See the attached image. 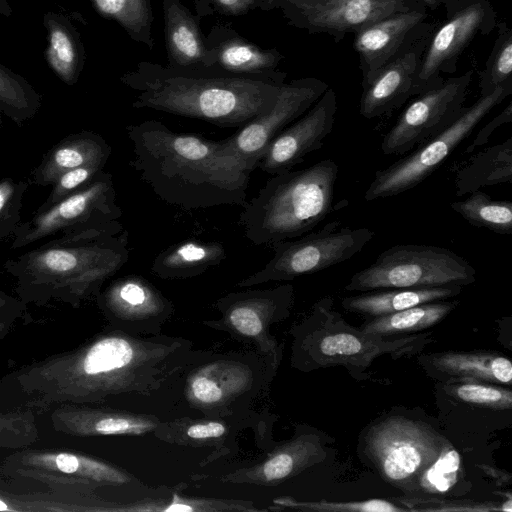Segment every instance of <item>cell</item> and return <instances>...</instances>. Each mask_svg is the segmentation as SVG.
<instances>
[{
  "instance_id": "8992f818",
  "label": "cell",
  "mask_w": 512,
  "mask_h": 512,
  "mask_svg": "<svg viewBox=\"0 0 512 512\" xmlns=\"http://www.w3.org/2000/svg\"><path fill=\"white\" fill-rule=\"evenodd\" d=\"M332 299L322 298L311 315L293 330L292 363L302 370L332 365L367 368L382 354L394 358L421 350L426 335L384 339L349 326L332 311Z\"/></svg>"
},
{
  "instance_id": "9c48e42d",
  "label": "cell",
  "mask_w": 512,
  "mask_h": 512,
  "mask_svg": "<svg viewBox=\"0 0 512 512\" xmlns=\"http://www.w3.org/2000/svg\"><path fill=\"white\" fill-rule=\"evenodd\" d=\"M511 94L512 84L499 86L490 94L480 96L471 106L464 107L458 118L444 131L417 146L407 156L376 171L365 191V200L394 197L425 181L493 108Z\"/></svg>"
},
{
  "instance_id": "db71d44e",
  "label": "cell",
  "mask_w": 512,
  "mask_h": 512,
  "mask_svg": "<svg viewBox=\"0 0 512 512\" xmlns=\"http://www.w3.org/2000/svg\"><path fill=\"white\" fill-rule=\"evenodd\" d=\"M425 6L430 9H437L440 6H444L447 0H421Z\"/></svg>"
},
{
  "instance_id": "7a4b0ae2",
  "label": "cell",
  "mask_w": 512,
  "mask_h": 512,
  "mask_svg": "<svg viewBox=\"0 0 512 512\" xmlns=\"http://www.w3.org/2000/svg\"><path fill=\"white\" fill-rule=\"evenodd\" d=\"M286 76L279 70L239 75L142 61L120 80L136 92L135 109H153L219 127H243L273 107Z\"/></svg>"
},
{
  "instance_id": "d4e9b609",
  "label": "cell",
  "mask_w": 512,
  "mask_h": 512,
  "mask_svg": "<svg viewBox=\"0 0 512 512\" xmlns=\"http://www.w3.org/2000/svg\"><path fill=\"white\" fill-rule=\"evenodd\" d=\"M205 44L206 70L239 75L271 74L278 71L284 59L276 48L259 47L224 27L211 30Z\"/></svg>"
},
{
  "instance_id": "9a60e30c",
  "label": "cell",
  "mask_w": 512,
  "mask_h": 512,
  "mask_svg": "<svg viewBox=\"0 0 512 512\" xmlns=\"http://www.w3.org/2000/svg\"><path fill=\"white\" fill-rule=\"evenodd\" d=\"M472 74L468 70L444 79L439 86L417 95L383 137V154L404 155L449 127L464 108Z\"/></svg>"
},
{
  "instance_id": "f6af8a7d",
  "label": "cell",
  "mask_w": 512,
  "mask_h": 512,
  "mask_svg": "<svg viewBox=\"0 0 512 512\" xmlns=\"http://www.w3.org/2000/svg\"><path fill=\"white\" fill-rule=\"evenodd\" d=\"M103 168L101 165H85L61 174L51 185L52 188L46 200L35 212L45 211L59 201L85 188Z\"/></svg>"
},
{
  "instance_id": "ba28073f",
  "label": "cell",
  "mask_w": 512,
  "mask_h": 512,
  "mask_svg": "<svg viewBox=\"0 0 512 512\" xmlns=\"http://www.w3.org/2000/svg\"><path fill=\"white\" fill-rule=\"evenodd\" d=\"M474 267L454 251L433 245L397 244L382 251L368 266L354 273L349 292L393 288L466 286L475 282Z\"/></svg>"
},
{
  "instance_id": "ac0fdd59",
  "label": "cell",
  "mask_w": 512,
  "mask_h": 512,
  "mask_svg": "<svg viewBox=\"0 0 512 512\" xmlns=\"http://www.w3.org/2000/svg\"><path fill=\"white\" fill-rule=\"evenodd\" d=\"M422 5L421 0H309L280 9L289 25L339 42L372 22Z\"/></svg>"
},
{
  "instance_id": "c3c4849f",
  "label": "cell",
  "mask_w": 512,
  "mask_h": 512,
  "mask_svg": "<svg viewBox=\"0 0 512 512\" xmlns=\"http://www.w3.org/2000/svg\"><path fill=\"white\" fill-rule=\"evenodd\" d=\"M218 12L228 16H241L259 8L261 0H207Z\"/></svg>"
},
{
  "instance_id": "4fadbf2b",
  "label": "cell",
  "mask_w": 512,
  "mask_h": 512,
  "mask_svg": "<svg viewBox=\"0 0 512 512\" xmlns=\"http://www.w3.org/2000/svg\"><path fill=\"white\" fill-rule=\"evenodd\" d=\"M446 440L425 423L388 417L370 428L365 444L367 455L381 476L409 492L438 457Z\"/></svg>"
},
{
  "instance_id": "d590c367",
  "label": "cell",
  "mask_w": 512,
  "mask_h": 512,
  "mask_svg": "<svg viewBox=\"0 0 512 512\" xmlns=\"http://www.w3.org/2000/svg\"><path fill=\"white\" fill-rule=\"evenodd\" d=\"M450 207L469 224L501 235L512 234V202L494 200L481 190H476Z\"/></svg>"
},
{
  "instance_id": "7c38bea8",
  "label": "cell",
  "mask_w": 512,
  "mask_h": 512,
  "mask_svg": "<svg viewBox=\"0 0 512 512\" xmlns=\"http://www.w3.org/2000/svg\"><path fill=\"white\" fill-rule=\"evenodd\" d=\"M293 304L292 284L230 292L213 305L220 317L204 320L203 324L210 329L225 332L237 341L253 345L257 352L268 358L278 369L282 349L270 333V328L288 318Z\"/></svg>"
},
{
  "instance_id": "f35d334b",
  "label": "cell",
  "mask_w": 512,
  "mask_h": 512,
  "mask_svg": "<svg viewBox=\"0 0 512 512\" xmlns=\"http://www.w3.org/2000/svg\"><path fill=\"white\" fill-rule=\"evenodd\" d=\"M497 35L484 68L479 72L480 96L512 84V29L506 22L496 25Z\"/></svg>"
},
{
  "instance_id": "277c9868",
  "label": "cell",
  "mask_w": 512,
  "mask_h": 512,
  "mask_svg": "<svg viewBox=\"0 0 512 512\" xmlns=\"http://www.w3.org/2000/svg\"><path fill=\"white\" fill-rule=\"evenodd\" d=\"M338 164L321 160L300 170L272 175L246 201L239 215L244 236L254 245L298 238L331 212Z\"/></svg>"
},
{
  "instance_id": "1f68e13d",
  "label": "cell",
  "mask_w": 512,
  "mask_h": 512,
  "mask_svg": "<svg viewBox=\"0 0 512 512\" xmlns=\"http://www.w3.org/2000/svg\"><path fill=\"white\" fill-rule=\"evenodd\" d=\"M225 258L221 242L185 240L162 250L154 258L151 272L164 280L193 278L219 265Z\"/></svg>"
},
{
  "instance_id": "816d5d0a",
  "label": "cell",
  "mask_w": 512,
  "mask_h": 512,
  "mask_svg": "<svg viewBox=\"0 0 512 512\" xmlns=\"http://www.w3.org/2000/svg\"><path fill=\"white\" fill-rule=\"evenodd\" d=\"M19 318L21 317L15 314H0V340L8 334Z\"/></svg>"
},
{
  "instance_id": "9f6ffc18",
  "label": "cell",
  "mask_w": 512,
  "mask_h": 512,
  "mask_svg": "<svg viewBox=\"0 0 512 512\" xmlns=\"http://www.w3.org/2000/svg\"><path fill=\"white\" fill-rule=\"evenodd\" d=\"M1 179V178H0Z\"/></svg>"
},
{
  "instance_id": "603a6c76",
  "label": "cell",
  "mask_w": 512,
  "mask_h": 512,
  "mask_svg": "<svg viewBox=\"0 0 512 512\" xmlns=\"http://www.w3.org/2000/svg\"><path fill=\"white\" fill-rule=\"evenodd\" d=\"M55 431L73 437L142 436L153 433L160 419L151 414L90 404H62L50 415Z\"/></svg>"
},
{
  "instance_id": "5b68a950",
  "label": "cell",
  "mask_w": 512,
  "mask_h": 512,
  "mask_svg": "<svg viewBox=\"0 0 512 512\" xmlns=\"http://www.w3.org/2000/svg\"><path fill=\"white\" fill-rule=\"evenodd\" d=\"M276 372L270 360L257 351H204L179 375L190 408L207 417H227L252 412V405L268 392Z\"/></svg>"
},
{
  "instance_id": "ab89813d",
  "label": "cell",
  "mask_w": 512,
  "mask_h": 512,
  "mask_svg": "<svg viewBox=\"0 0 512 512\" xmlns=\"http://www.w3.org/2000/svg\"><path fill=\"white\" fill-rule=\"evenodd\" d=\"M447 394L453 398L477 407L493 410H510L512 392L499 385L481 381H456L445 387Z\"/></svg>"
},
{
  "instance_id": "2e32d148",
  "label": "cell",
  "mask_w": 512,
  "mask_h": 512,
  "mask_svg": "<svg viewBox=\"0 0 512 512\" xmlns=\"http://www.w3.org/2000/svg\"><path fill=\"white\" fill-rule=\"evenodd\" d=\"M329 85L315 77L284 82L273 107L236 134L225 139L226 150L250 173L270 142L287 126L301 117L328 89Z\"/></svg>"
},
{
  "instance_id": "8fae6325",
  "label": "cell",
  "mask_w": 512,
  "mask_h": 512,
  "mask_svg": "<svg viewBox=\"0 0 512 512\" xmlns=\"http://www.w3.org/2000/svg\"><path fill=\"white\" fill-rule=\"evenodd\" d=\"M0 472L38 481L52 489L96 491L102 487L141 485L132 474L98 457L74 450L23 448L7 456Z\"/></svg>"
},
{
  "instance_id": "f907efd6",
  "label": "cell",
  "mask_w": 512,
  "mask_h": 512,
  "mask_svg": "<svg viewBox=\"0 0 512 512\" xmlns=\"http://www.w3.org/2000/svg\"><path fill=\"white\" fill-rule=\"evenodd\" d=\"M309 0H261L259 8L264 11L282 8L284 6H297Z\"/></svg>"
},
{
  "instance_id": "74e56055",
  "label": "cell",
  "mask_w": 512,
  "mask_h": 512,
  "mask_svg": "<svg viewBox=\"0 0 512 512\" xmlns=\"http://www.w3.org/2000/svg\"><path fill=\"white\" fill-rule=\"evenodd\" d=\"M42 106V95L17 72L0 63V111L17 126L32 119Z\"/></svg>"
},
{
  "instance_id": "7402d4cb",
  "label": "cell",
  "mask_w": 512,
  "mask_h": 512,
  "mask_svg": "<svg viewBox=\"0 0 512 512\" xmlns=\"http://www.w3.org/2000/svg\"><path fill=\"white\" fill-rule=\"evenodd\" d=\"M252 426H268L260 415L247 413L227 417H180L160 421L154 436L166 443L183 447L213 448L204 463L228 456L236 448L238 435Z\"/></svg>"
},
{
  "instance_id": "8d00e7d4",
  "label": "cell",
  "mask_w": 512,
  "mask_h": 512,
  "mask_svg": "<svg viewBox=\"0 0 512 512\" xmlns=\"http://www.w3.org/2000/svg\"><path fill=\"white\" fill-rule=\"evenodd\" d=\"M96 12L119 24L130 38L152 49L151 0H90Z\"/></svg>"
},
{
  "instance_id": "30bf717a",
  "label": "cell",
  "mask_w": 512,
  "mask_h": 512,
  "mask_svg": "<svg viewBox=\"0 0 512 512\" xmlns=\"http://www.w3.org/2000/svg\"><path fill=\"white\" fill-rule=\"evenodd\" d=\"M369 228L340 227L337 220L316 232L296 240H283L269 245L273 256L259 271L240 280L239 288L268 282L291 281L346 262L359 253L374 237Z\"/></svg>"
},
{
  "instance_id": "60d3db41",
  "label": "cell",
  "mask_w": 512,
  "mask_h": 512,
  "mask_svg": "<svg viewBox=\"0 0 512 512\" xmlns=\"http://www.w3.org/2000/svg\"><path fill=\"white\" fill-rule=\"evenodd\" d=\"M460 466L459 453L446 440L438 457L419 476L414 490L430 494L447 492L456 483Z\"/></svg>"
},
{
  "instance_id": "6da1fadb",
  "label": "cell",
  "mask_w": 512,
  "mask_h": 512,
  "mask_svg": "<svg viewBox=\"0 0 512 512\" xmlns=\"http://www.w3.org/2000/svg\"><path fill=\"white\" fill-rule=\"evenodd\" d=\"M125 129L129 165L167 204L194 210L247 201L251 173L227 152L225 139L173 131L157 120Z\"/></svg>"
},
{
  "instance_id": "3957f363",
  "label": "cell",
  "mask_w": 512,
  "mask_h": 512,
  "mask_svg": "<svg viewBox=\"0 0 512 512\" xmlns=\"http://www.w3.org/2000/svg\"><path fill=\"white\" fill-rule=\"evenodd\" d=\"M128 233L110 237L63 236L45 240L36 248L5 261L4 271L15 282L23 303L50 302L79 308L95 299L104 283L128 261Z\"/></svg>"
},
{
  "instance_id": "f1b7e54d",
  "label": "cell",
  "mask_w": 512,
  "mask_h": 512,
  "mask_svg": "<svg viewBox=\"0 0 512 512\" xmlns=\"http://www.w3.org/2000/svg\"><path fill=\"white\" fill-rule=\"evenodd\" d=\"M115 501L96 491L52 489L15 493L0 480V511L9 512H114Z\"/></svg>"
},
{
  "instance_id": "5bb4252c",
  "label": "cell",
  "mask_w": 512,
  "mask_h": 512,
  "mask_svg": "<svg viewBox=\"0 0 512 512\" xmlns=\"http://www.w3.org/2000/svg\"><path fill=\"white\" fill-rule=\"evenodd\" d=\"M446 15L433 27L416 79V96L439 86L444 74L457 70L458 59L477 36L489 35L497 25L489 0H447Z\"/></svg>"
},
{
  "instance_id": "d6986e66",
  "label": "cell",
  "mask_w": 512,
  "mask_h": 512,
  "mask_svg": "<svg viewBox=\"0 0 512 512\" xmlns=\"http://www.w3.org/2000/svg\"><path fill=\"white\" fill-rule=\"evenodd\" d=\"M433 25L425 21L389 62L362 79L359 113L365 119L386 115L416 96V79Z\"/></svg>"
},
{
  "instance_id": "44dd1931",
  "label": "cell",
  "mask_w": 512,
  "mask_h": 512,
  "mask_svg": "<svg viewBox=\"0 0 512 512\" xmlns=\"http://www.w3.org/2000/svg\"><path fill=\"white\" fill-rule=\"evenodd\" d=\"M326 456L325 441L320 434L297 431L260 460L224 474L220 481L272 487L322 462Z\"/></svg>"
},
{
  "instance_id": "ffe728a7",
  "label": "cell",
  "mask_w": 512,
  "mask_h": 512,
  "mask_svg": "<svg viewBox=\"0 0 512 512\" xmlns=\"http://www.w3.org/2000/svg\"><path fill=\"white\" fill-rule=\"evenodd\" d=\"M336 92L328 87L322 96L297 120L282 130L268 145L257 168L276 175L304 162L305 157L323 147L337 113Z\"/></svg>"
},
{
  "instance_id": "cb8c5ba5",
  "label": "cell",
  "mask_w": 512,
  "mask_h": 512,
  "mask_svg": "<svg viewBox=\"0 0 512 512\" xmlns=\"http://www.w3.org/2000/svg\"><path fill=\"white\" fill-rule=\"evenodd\" d=\"M426 6L396 12L354 33L353 48L359 58L362 79L381 68L414 37L425 23Z\"/></svg>"
},
{
  "instance_id": "e0dca14e",
  "label": "cell",
  "mask_w": 512,
  "mask_h": 512,
  "mask_svg": "<svg viewBox=\"0 0 512 512\" xmlns=\"http://www.w3.org/2000/svg\"><path fill=\"white\" fill-rule=\"evenodd\" d=\"M109 326L134 335H158L174 314V305L141 275L112 280L95 297Z\"/></svg>"
},
{
  "instance_id": "11a10c76",
  "label": "cell",
  "mask_w": 512,
  "mask_h": 512,
  "mask_svg": "<svg viewBox=\"0 0 512 512\" xmlns=\"http://www.w3.org/2000/svg\"><path fill=\"white\" fill-rule=\"evenodd\" d=\"M2 123H3V121H2V112L0 111V129L2 128Z\"/></svg>"
},
{
  "instance_id": "7dc6e473",
  "label": "cell",
  "mask_w": 512,
  "mask_h": 512,
  "mask_svg": "<svg viewBox=\"0 0 512 512\" xmlns=\"http://www.w3.org/2000/svg\"><path fill=\"white\" fill-rule=\"evenodd\" d=\"M512 122V102L510 101L504 110L497 116L492 118L486 125H484L476 134L475 138L470 145L467 146L465 153H472L477 148H481L488 143L489 138L495 130L499 127L510 124Z\"/></svg>"
},
{
  "instance_id": "4316f807",
  "label": "cell",
  "mask_w": 512,
  "mask_h": 512,
  "mask_svg": "<svg viewBox=\"0 0 512 512\" xmlns=\"http://www.w3.org/2000/svg\"><path fill=\"white\" fill-rule=\"evenodd\" d=\"M433 375L456 381H481L511 385L512 364L509 358L493 351H445L420 357Z\"/></svg>"
},
{
  "instance_id": "836d02e7",
  "label": "cell",
  "mask_w": 512,
  "mask_h": 512,
  "mask_svg": "<svg viewBox=\"0 0 512 512\" xmlns=\"http://www.w3.org/2000/svg\"><path fill=\"white\" fill-rule=\"evenodd\" d=\"M253 502L240 499L191 497L172 490L120 502V512H258Z\"/></svg>"
},
{
  "instance_id": "d6a6232c",
  "label": "cell",
  "mask_w": 512,
  "mask_h": 512,
  "mask_svg": "<svg viewBox=\"0 0 512 512\" xmlns=\"http://www.w3.org/2000/svg\"><path fill=\"white\" fill-rule=\"evenodd\" d=\"M512 182V138L472 155L455 173L456 196Z\"/></svg>"
},
{
  "instance_id": "484cf974",
  "label": "cell",
  "mask_w": 512,
  "mask_h": 512,
  "mask_svg": "<svg viewBox=\"0 0 512 512\" xmlns=\"http://www.w3.org/2000/svg\"><path fill=\"white\" fill-rule=\"evenodd\" d=\"M112 153L111 146L98 133L83 130L60 140L43 156L30 172L29 184L52 185L63 173L85 165L105 166Z\"/></svg>"
},
{
  "instance_id": "681fc988",
  "label": "cell",
  "mask_w": 512,
  "mask_h": 512,
  "mask_svg": "<svg viewBox=\"0 0 512 512\" xmlns=\"http://www.w3.org/2000/svg\"><path fill=\"white\" fill-rule=\"evenodd\" d=\"M25 310V303L0 290V314H15L22 317Z\"/></svg>"
},
{
  "instance_id": "7bdbcfd3",
  "label": "cell",
  "mask_w": 512,
  "mask_h": 512,
  "mask_svg": "<svg viewBox=\"0 0 512 512\" xmlns=\"http://www.w3.org/2000/svg\"><path fill=\"white\" fill-rule=\"evenodd\" d=\"M39 438L34 412L0 410V449L20 450Z\"/></svg>"
},
{
  "instance_id": "ee69618b",
  "label": "cell",
  "mask_w": 512,
  "mask_h": 512,
  "mask_svg": "<svg viewBox=\"0 0 512 512\" xmlns=\"http://www.w3.org/2000/svg\"><path fill=\"white\" fill-rule=\"evenodd\" d=\"M28 186L27 180L11 177L0 179V244L12 237L15 228L21 223L23 198Z\"/></svg>"
},
{
  "instance_id": "b9f144b4",
  "label": "cell",
  "mask_w": 512,
  "mask_h": 512,
  "mask_svg": "<svg viewBox=\"0 0 512 512\" xmlns=\"http://www.w3.org/2000/svg\"><path fill=\"white\" fill-rule=\"evenodd\" d=\"M292 509L299 511H326V512H402L408 511L405 507L384 499H369L362 501H313L302 502L289 497H279L273 500V506L268 510Z\"/></svg>"
},
{
  "instance_id": "f546056e",
  "label": "cell",
  "mask_w": 512,
  "mask_h": 512,
  "mask_svg": "<svg viewBox=\"0 0 512 512\" xmlns=\"http://www.w3.org/2000/svg\"><path fill=\"white\" fill-rule=\"evenodd\" d=\"M47 46L44 58L52 72L66 85H75L86 54L81 35L68 15L48 11L43 15Z\"/></svg>"
},
{
  "instance_id": "e575fe53",
  "label": "cell",
  "mask_w": 512,
  "mask_h": 512,
  "mask_svg": "<svg viewBox=\"0 0 512 512\" xmlns=\"http://www.w3.org/2000/svg\"><path fill=\"white\" fill-rule=\"evenodd\" d=\"M459 304V301L439 300L421 304L392 314L373 317L360 328L364 333L390 338L417 332L442 321Z\"/></svg>"
},
{
  "instance_id": "4dcf8cb0",
  "label": "cell",
  "mask_w": 512,
  "mask_h": 512,
  "mask_svg": "<svg viewBox=\"0 0 512 512\" xmlns=\"http://www.w3.org/2000/svg\"><path fill=\"white\" fill-rule=\"evenodd\" d=\"M461 292L462 286L458 285L381 289L344 297L341 306L349 312L373 318L429 302L446 300Z\"/></svg>"
},
{
  "instance_id": "52a82bcc",
  "label": "cell",
  "mask_w": 512,
  "mask_h": 512,
  "mask_svg": "<svg viewBox=\"0 0 512 512\" xmlns=\"http://www.w3.org/2000/svg\"><path fill=\"white\" fill-rule=\"evenodd\" d=\"M122 214L112 174L102 170L85 188L21 222L9 248L21 249L63 236H116L125 230L120 222Z\"/></svg>"
},
{
  "instance_id": "f5cc1de1",
  "label": "cell",
  "mask_w": 512,
  "mask_h": 512,
  "mask_svg": "<svg viewBox=\"0 0 512 512\" xmlns=\"http://www.w3.org/2000/svg\"><path fill=\"white\" fill-rule=\"evenodd\" d=\"M13 9L8 0H0V16L10 17Z\"/></svg>"
},
{
  "instance_id": "bcb514c9",
  "label": "cell",
  "mask_w": 512,
  "mask_h": 512,
  "mask_svg": "<svg viewBox=\"0 0 512 512\" xmlns=\"http://www.w3.org/2000/svg\"><path fill=\"white\" fill-rule=\"evenodd\" d=\"M401 502L406 505L408 511H511V499L507 501V503L501 504L496 503V505H492L488 503V505L479 503H469L466 504L465 501H448V500H440L438 498L427 497H410L406 499H401Z\"/></svg>"
},
{
  "instance_id": "83f0119b",
  "label": "cell",
  "mask_w": 512,
  "mask_h": 512,
  "mask_svg": "<svg viewBox=\"0 0 512 512\" xmlns=\"http://www.w3.org/2000/svg\"><path fill=\"white\" fill-rule=\"evenodd\" d=\"M168 66L206 70L207 49L196 16L181 0H163Z\"/></svg>"
}]
</instances>
